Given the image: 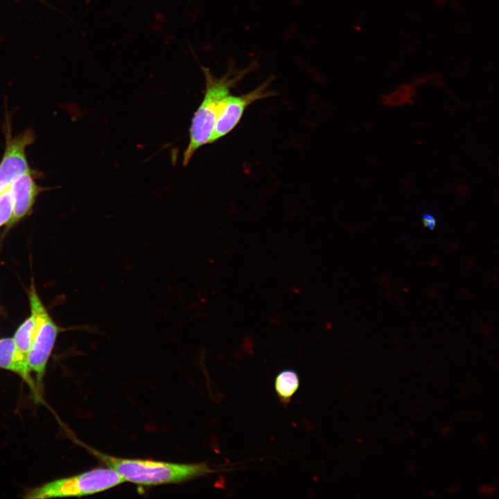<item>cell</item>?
Wrapping results in <instances>:
<instances>
[{"label":"cell","instance_id":"1","mask_svg":"<svg viewBox=\"0 0 499 499\" xmlns=\"http://www.w3.org/2000/svg\"><path fill=\"white\" fill-rule=\"evenodd\" d=\"M256 67L251 64L243 69L230 66L221 77H215L210 70L202 67L205 79V92L202 103L194 114L190 128V141L184 154L183 163L186 165L195 151L204 144L209 143L215 123L224 99Z\"/></svg>","mask_w":499,"mask_h":499},{"label":"cell","instance_id":"2","mask_svg":"<svg viewBox=\"0 0 499 499\" xmlns=\"http://www.w3.org/2000/svg\"><path fill=\"white\" fill-rule=\"evenodd\" d=\"M92 453L125 482L155 486L179 483L207 475L215 471L205 463L182 464L111 456L95 450Z\"/></svg>","mask_w":499,"mask_h":499},{"label":"cell","instance_id":"3","mask_svg":"<svg viewBox=\"0 0 499 499\" xmlns=\"http://www.w3.org/2000/svg\"><path fill=\"white\" fill-rule=\"evenodd\" d=\"M125 482L113 469L98 468L48 482L27 493L26 498L81 496L102 492Z\"/></svg>","mask_w":499,"mask_h":499},{"label":"cell","instance_id":"4","mask_svg":"<svg viewBox=\"0 0 499 499\" xmlns=\"http://www.w3.org/2000/svg\"><path fill=\"white\" fill-rule=\"evenodd\" d=\"M29 301L31 314L35 319V329L28 353V362L30 370L37 374L38 383H41L59 328L50 317L34 288L29 292Z\"/></svg>","mask_w":499,"mask_h":499},{"label":"cell","instance_id":"5","mask_svg":"<svg viewBox=\"0 0 499 499\" xmlns=\"http://www.w3.org/2000/svg\"><path fill=\"white\" fill-rule=\"evenodd\" d=\"M273 78L270 77L253 90L238 96L229 94L223 100L217 116L209 143L224 137L240 121L245 110L252 103L277 95L270 89Z\"/></svg>","mask_w":499,"mask_h":499},{"label":"cell","instance_id":"6","mask_svg":"<svg viewBox=\"0 0 499 499\" xmlns=\"http://www.w3.org/2000/svg\"><path fill=\"white\" fill-rule=\"evenodd\" d=\"M34 139L35 134L31 129L15 137L10 132H6L5 150L0 161V194L9 189L20 175L32 170L26 150Z\"/></svg>","mask_w":499,"mask_h":499},{"label":"cell","instance_id":"7","mask_svg":"<svg viewBox=\"0 0 499 499\" xmlns=\"http://www.w3.org/2000/svg\"><path fill=\"white\" fill-rule=\"evenodd\" d=\"M34 173L32 170L20 175L10 187L13 213L8 225L25 217L31 211L37 195L44 190L35 182Z\"/></svg>","mask_w":499,"mask_h":499},{"label":"cell","instance_id":"8","mask_svg":"<svg viewBox=\"0 0 499 499\" xmlns=\"http://www.w3.org/2000/svg\"><path fill=\"white\" fill-rule=\"evenodd\" d=\"M0 368L17 374L30 386L33 385L28 356L17 350L12 338L0 340Z\"/></svg>","mask_w":499,"mask_h":499},{"label":"cell","instance_id":"9","mask_svg":"<svg viewBox=\"0 0 499 499\" xmlns=\"http://www.w3.org/2000/svg\"><path fill=\"white\" fill-rule=\"evenodd\" d=\"M297 372L291 369L280 371L275 376L274 387L279 400L283 405L288 404L299 387Z\"/></svg>","mask_w":499,"mask_h":499},{"label":"cell","instance_id":"10","mask_svg":"<svg viewBox=\"0 0 499 499\" xmlns=\"http://www.w3.org/2000/svg\"><path fill=\"white\" fill-rule=\"evenodd\" d=\"M35 329V319L33 315L26 319L18 328L12 338L19 351L28 356L31 347Z\"/></svg>","mask_w":499,"mask_h":499},{"label":"cell","instance_id":"11","mask_svg":"<svg viewBox=\"0 0 499 499\" xmlns=\"http://www.w3.org/2000/svg\"><path fill=\"white\" fill-rule=\"evenodd\" d=\"M13 213V200L10 189L0 194V227L8 224Z\"/></svg>","mask_w":499,"mask_h":499},{"label":"cell","instance_id":"12","mask_svg":"<svg viewBox=\"0 0 499 499\" xmlns=\"http://www.w3.org/2000/svg\"><path fill=\"white\" fill-rule=\"evenodd\" d=\"M411 96V89L403 87L392 95L387 96L384 100L388 105H401L410 102Z\"/></svg>","mask_w":499,"mask_h":499},{"label":"cell","instance_id":"13","mask_svg":"<svg viewBox=\"0 0 499 499\" xmlns=\"http://www.w3.org/2000/svg\"><path fill=\"white\" fill-rule=\"evenodd\" d=\"M423 225L430 230L435 229L436 226V219L428 213H423L421 217Z\"/></svg>","mask_w":499,"mask_h":499}]
</instances>
